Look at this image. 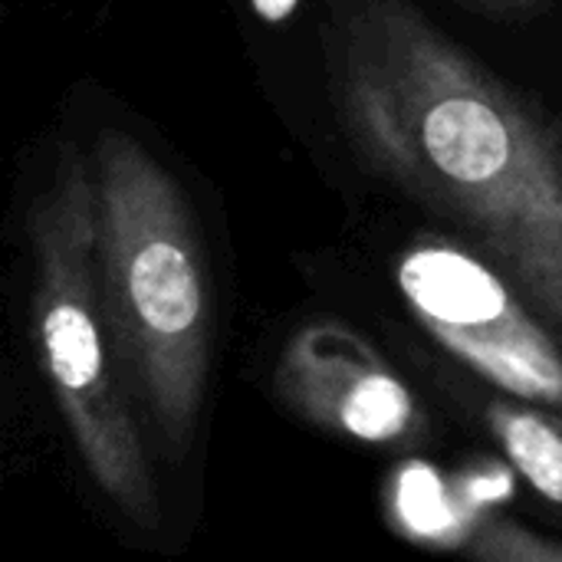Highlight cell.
<instances>
[{"label":"cell","instance_id":"obj_1","mask_svg":"<svg viewBox=\"0 0 562 562\" xmlns=\"http://www.w3.org/2000/svg\"><path fill=\"white\" fill-rule=\"evenodd\" d=\"M323 56L362 165L464 227L562 342V119L412 0H329Z\"/></svg>","mask_w":562,"mask_h":562},{"label":"cell","instance_id":"obj_2","mask_svg":"<svg viewBox=\"0 0 562 562\" xmlns=\"http://www.w3.org/2000/svg\"><path fill=\"white\" fill-rule=\"evenodd\" d=\"M95 273L128 392L161 451L181 461L198 431L211 369V283L184 191L128 132L89 145Z\"/></svg>","mask_w":562,"mask_h":562},{"label":"cell","instance_id":"obj_3","mask_svg":"<svg viewBox=\"0 0 562 562\" xmlns=\"http://www.w3.org/2000/svg\"><path fill=\"white\" fill-rule=\"evenodd\" d=\"M33 326L53 402L95 487L135 524L158 527V497L132 392L95 273L89 151H66L33 207Z\"/></svg>","mask_w":562,"mask_h":562},{"label":"cell","instance_id":"obj_4","mask_svg":"<svg viewBox=\"0 0 562 562\" xmlns=\"http://www.w3.org/2000/svg\"><path fill=\"white\" fill-rule=\"evenodd\" d=\"M398 286L454 359L520 402L562 412V342L504 273L451 244L418 240L398 260Z\"/></svg>","mask_w":562,"mask_h":562},{"label":"cell","instance_id":"obj_5","mask_svg":"<svg viewBox=\"0 0 562 562\" xmlns=\"http://www.w3.org/2000/svg\"><path fill=\"white\" fill-rule=\"evenodd\" d=\"M273 382L296 415L359 441L395 445L422 428L405 382L362 336L339 323H310L293 333Z\"/></svg>","mask_w":562,"mask_h":562},{"label":"cell","instance_id":"obj_6","mask_svg":"<svg viewBox=\"0 0 562 562\" xmlns=\"http://www.w3.org/2000/svg\"><path fill=\"white\" fill-rule=\"evenodd\" d=\"M487 422L510 464L543 494L550 504L562 507V425L537 408H520L494 402Z\"/></svg>","mask_w":562,"mask_h":562},{"label":"cell","instance_id":"obj_7","mask_svg":"<svg viewBox=\"0 0 562 562\" xmlns=\"http://www.w3.org/2000/svg\"><path fill=\"white\" fill-rule=\"evenodd\" d=\"M468 557L484 562H562V543L510 520H491L471 533Z\"/></svg>","mask_w":562,"mask_h":562}]
</instances>
